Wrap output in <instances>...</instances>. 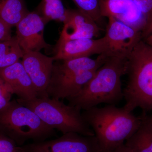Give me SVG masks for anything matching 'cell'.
I'll return each mask as SVG.
<instances>
[{
	"instance_id": "obj_22",
	"label": "cell",
	"mask_w": 152,
	"mask_h": 152,
	"mask_svg": "<svg viewBox=\"0 0 152 152\" xmlns=\"http://www.w3.org/2000/svg\"><path fill=\"white\" fill-rule=\"evenodd\" d=\"M147 17L152 12V0H133Z\"/></svg>"
},
{
	"instance_id": "obj_8",
	"label": "cell",
	"mask_w": 152,
	"mask_h": 152,
	"mask_svg": "<svg viewBox=\"0 0 152 152\" xmlns=\"http://www.w3.org/2000/svg\"><path fill=\"white\" fill-rule=\"evenodd\" d=\"M108 53V47L104 37L97 39H66L59 38L53 57L55 61L72 59Z\"/></svg>"
},
{
	"instance_id": "obj_6",
	"label": "cell",
	"mask_w": 152,
	"mask_h": 152,
	"mask_svg": "<svg viewBox=\"0 0 152 152\" xmlns=\"http://www.w3.org/2000/svg\"><path fill=\"white\" fill-rule=\"evenodd\" d=\"M17 152H101L96 136L69 132L54 140L17 147Z\"/></svg>"
},
{
	"instance_id": "obj_15",
	"label": "cell",
	"mask_w": 152,
	"mask_h": 152,
	"mask_svg": "<svg viewBox=\"0 0 152 152\" xmlns=\"http://www.w3.org/2000/svg\"><path fill=\"white\" fill-rule=\"evenodd\" d=\"M126 146L134 152H152V124L145 115L135 132L126 141Z\"/></svg>"
},
{
	"instance_id": "obj_7",
	"label": "cell",
	"mask_w": 152,
	"mask_h": 152,
	"mask_svg": "<svg viewBox=\"0 0 152 152\" xmlns=\"http://www.w3.org/2000/svg\"><path fill=\"white\" fill-rule=\"evenodd\" d=\"M45 25L42 18L36 10L29 12L17 25L16 37L24 53L50 48L51 46L44 39Z\"/></svg>"
},
{
	"instance_id": "obj_16",
	"label": "cell",
	"mask_w": 152,
	"mask_h": 152,
	"mask_svg": "<svg viewBox=\"0 0 152 152\" xmlns=\"http://www.w3.org/2000/svg\"><path fill=\"white\" fill-rule=\"evenodd\" d=\"M29 12L24 0H0V19L11 28Z\"/></svg>"
},
{
	"instance_id": "obj_19",
	"label": "cell",
	"mask_w": 152,
	"mask_h": 152,
	"mask_svg": "<svg viewBox=\"0 0 152 152\" xmlns=\"http://www.w3.org/2000/svg\"><path fill=\"white\" fill-rule=\"evenodd\" d=\"M80 10L86 14L95 21L100 27L102 25L99 0H72Z\"/></svg>"
},
{
	"instance_id": "obj_21",
	"label": "cell",
	"mask_w": 152,
	"mask_h": 152,
	"mask_svg": "<svg viewBox=\"0 0 152 152\" xmlns=\"http://www.w3.org/2000/svg\"><path fill=\"white\" fill-rule=\"evenodd\" d=\"M18 146L7 137L0 135V152H17Z\"/></svg>"
},
{
	"instance_id": "obj_1",
	"label": "cell",
	"mask_w": 152,
	"mask_h": 152,
	"mask_svg": "<svg viewBox=\"0 0 152 152\" xmlns=\"http://www.w3.org/2000/svg\"><path fill=\"white\" fill-rule=\"evenodd\" d=\"M128 55L109 56L83 89L67 98L69 105L85 110L101 104L118 103L124 98L121 78L126 74Z\"/></svg>"
},
{
	"instance_id": "obj_18",
	"label": "cell",
	"mask_w": 152,
	"mask_h": 152,
	"mask_svg": "<svg viewBox=\"0 0 152 152\" xmlns=\"http://www.w3.org/2000/svg\"><path fill=\"white\" fill-rule=\"evenodd\" d=\"M36 11L46 24L52 20L63 22L66 9L64 7L62 0H42Z\"/></svg>"
},
{
	"instance_id": "obj_4",
	"label": "cell",
	"mask_w": 152,
	"mask_h": 152,
	"mask_svg": "<svg viewBox=\"0 0 152 152\" xmlns=\"http://www.w3.org/2000/svg\"><path fill=\"white\" fill-rule=\"evenodd\" d=\"M56 134L54 129L47 126L35 113L16 100L0 110V135L11 139L18 146L23 145L28 140L43 141Z\"/></svg>"
},
{
	"instance_id": "obj_27",
	"label": "cell",
	"mask_w": 152,
	"mask_h": 152,
	"mask_svg": "<svg viewBox=\"0 0 152 152\" xmlns=\"http://www.w3.org/2000/svg\"><path fill=\"white\" fill-rule=\"evenodd\" d=\"M146 118L148 119V121L152 124V115L150 116H146Z\"/></svg>"
},
{
	"instance_id": "obj_5",
	"label": "cell",
	"mask_w": 152,
	"mask_h": 152,
	"mask_svg": "<svg viewBox=\"0 0 152 152\" xmlns=\"http://www.w3.org/2000/svg\"><path fill=\"white\" fill-rule=\"evenodd\" d=\"M17 101L35 113L47 126L63 134L75 132L84 136L95 135L82 116L81 110L75 107L49 97L28 101L18 99Z\"/></svg>"
},
{
	"instance_id": "obj_9",
	"label": "cell",
	"mask_w": 152,
	"mask_h": 152,
	"mask_svg": "<svg viewBox=\"0 0 152 152\" xmlns=\"http://www.w3.org/2000/svg\"><path fill=\"white\" fill-rule=\"evenodd\" d=\"M104 37L110 56L128 55L142 39L141 32L112 18H108Z\"/></svg>"
},
{
	"instance_id": "obj_13",
	"label": "cell",
	"mask_w": 152,
	"mask_h": 152,
	"mask_svg": "<svg viewBox=\"0 0 152 152\" xmlns=\"http://www.w3.org/2000/svg\"><path fill=\"white\" fill-rule=\"evenodd\" d=\"M0 78L10 87L13 94L23 100H31L37 95L32 82L21 62L0 69Z\"/></svg>"
},
{
	"instance_id": "obj_23",
	"label": "cell",
	"mask_w": 152,
	"mask_h": 152,
	"mask_svg": "<svg viewBox=\"0 0 152 152\" xmlns=\"http://www.w3.org/2000/svg\"><path fill=\"white\" fill-rule=\"evenodd\" d=\"M11 27L0 19V42L12 37Z\"/></svg>"
},
{
	"instance_id": "obj_10",
	"label": "cell",
	"mask_w": 152,
	"mask_h": 152,
	"mask_svg": "<svg viewBox=\"0 0 152 152\" xmlns=\"http://www.w3.org/2000/svg\"><path fill=\"white\" fill-rule=\"evenodd\" d=\"M103 18H113L142 32L147 17L133 0H99Z\"/></svg>"
},
{
	"instance_id": "obj_14",
	"label": "cell",
	"mask_w": 152,
	"mask_h": 152,
	"mask_svg": "<svg viewBox=\"0 0 152 152\" xmlns=\"http://www.w3.org/2000/svg\"><path fill=\"white\" fill-rule=\"evenodd\" d=\"M97 70L83 71L62 78L50 80L47 89V94L49 97L58 100L75 96L91 80Z\"/></svg>"
},
{
	"instance_id": "obj_26",
	"label": "cell",
	"mask_w": 152,
	"mask_h": 152,
	"mask_svg": "<svg viewBox=\"0 0 152 152\" xmlns=\"http://www.w3.org/2000/svg\"><path fill=\"white\" fill-rule=\"evenodd\" d=\"M143 40L150 46L152 48V34L148 36Z\"/></svg>"
},
{
	"instance_id": "obj_11",
	"label": "cell",
	"mask_w": 152,
	"mask_h": 152,
	"mask_svg": "<svg viewBox=\"0 0 152 152\" xmlns=\"http://www.w3.org/2000/svg\"><path fill=\"white\" fill-rule=\"evenodd\" d=\"M21 62L31 80L37 96L49 97L47 89L51 77L53 66V57H48L40 52L25 53Z\"/></svg>"
},
{
	"instance_id": "obj_12",
	"label": "cell",
	"mask_w": 152,
	"mask_h": 152,
	"mask_svg": "<svg viewBox=\"0 0 152 152\" xmlns=\"http://www.w3.org/2000/svg\"><path fill=\"white\" fill-rule=\"evenodd\" d=\"M60 38L66 39H93L100 35L101 28L89 16L79 9H66Z\"/></svg>"
},
{
	"instance_id": "obj_25",
	"label": "cell",
	"mask_w": 152,
	"mask_h": 152,
	"mask_svg": "<svg viewBox=\"0 0 152 152\" xmlns=\"http://www.w3.org/2000/svg\"><path fill=\"white\" fill-rule=\"evenodd\" d=\"M109 152H134L132 150L126 146L124 144L116 148Z\"/></svg>"
},
{
	"instance_id": "obj_24",
	"label": "cell",
	"mask_w": 152,
	"mask_h": 152,
	"mask_svg": "<svg viewBox=\"0 0 152 152\" xmlns=\"http://www.w3.org/2000/svg\"><path fill=\"white\" fill-rule=\"evenodd\" d=\"M152 34V12L147 17L145 26L141 32L142 39L145 40L148 36Z\"/></svg>"
},
{
	"instance_id": "obj_17",
	"label": "cell",
	"mask_w": 152,
	"mask_h": 152,
	"mask_svg": "<svg viewBox=\"0 0 152 152\" xmlns=\"http://www.w3.org/2000/svg\"><path fill=\"white\" fill-rule=\"evenodd\" d=\"M24 54L16 36L0 42V69L19 61Z\"/></svg>"
},
{
	"instance_id": "obj_20",
	"label": "cell",
	"mask_w": 152,
	"mask_h": 152,
	"mask_svg": "<svg viewBox=\"0 0 152 152\" xmlns=\"http://www.w3.org/2000/svg\"><path fill=\"white\" fill-rule=\"evenodd\" d=\"M10 87L2 79L0 78V110L5 108L11 102L13 94Z\"/></svg>"
},
{
	"instance_id": "obj_3",
	"label": "cell",
	"mask_w": 152,
	"mask_h": 152,
	"mask_svg": "<svg viewBox=\"0 0 152 152\" xmlns=\"http://www.w3.org/2000/svg\"><path fill=\"white\" fill-rule=\"evenodd\" d=\"M126 74L123 108L129 112L138 107L145 113L152 110V48L143 40L136 44L128 55Z\"/></svg>"
},
{
	"instance_id": "obj_2",
	"label": "cell",
	"mask_w": 152,
	"mask_h": 152,
	"mask_svg": "<svg viewBox=\"0 0 152 152\" xmlns=\"http://www.w3.org/2000/svg\"><path fill=\"white\" fill-rule=\"evenodd\" d=\"M84 120L97 139L101 152H109L124 144L141 124L142 117L115 105L83 110Z\"/></svg>"
}]
</instances>
